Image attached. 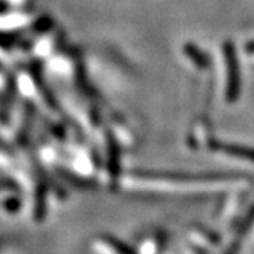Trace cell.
<instances>
[{"label":"cell","mask_w":254,"mask_h":254,"mask_svg":"<svg viewBox=\"0 0 254 254\" xmlns=\"http://www.w3.org/2000/svg\"><path fill=\"white\" fill-rule=\"evenodd\" d=\"M223 54L226 61V100L233 103L240 96V68H239V60H237L236 48L232 43H225L223 46Z\"/></svg>","instance_id":"1"},{"label":"cell","mask_w":254,"mask_h":254,"mask_svg":"<svg viewBox=\"0 0 254 254\" xmlns=\"http://www.w3.org/2000/svg\"><path fill=\"white\" fill-rule=\"evenodd\" d=\"M210 148L215 151H222L227 155H233L237 158H243L249 161H254V148L243 147L237 144H223V143H212Z\"/></svg>","instance_id":"2"},{"label":"cell","mask_w":254,"mask_h":254,"mask_svg":"<svg viewBox=\"0 0 254 254\" xmlns=\"http://www.w3.org/2000/svg\"><path fill=\"white\" fill-rule=\"evenodd\" d=\"M184 53L185 55L190 58L192 63L195 64L198 68L200 69H205V68H208L210 63H209V57L200 48L195 46V44H192V43H188V44H185L184 46Z\"/></svg>","instance_id":"3"},{"label":"cell","mask_w":254,"mask_h":254,"mask_svg":"<svg viewBox=\"0 0 254 254\" xmlns=\"http://www.w3.org/2000/svg\"><path fill=\"white\" fill-rule=\"evenodd\" d=\"M246 51H247V53H250V54H254V41H252V43H247V46H246Z\"/></svg>","instance_id":"4"},{"label":"cell","mask_w":254,"mask_h":254,"mask_svg":"<svg viewBox=\"0 0 254 254\" xmlns=\"http://www.w3.org/2000/svg\"><path fill=\"white\" fill-rule=\"evenodd\" d=\"M235 253H236V250L233 249V250H232V253H229V254H235Z\"/></svg>","instance_id":"5"}]
</instances>
